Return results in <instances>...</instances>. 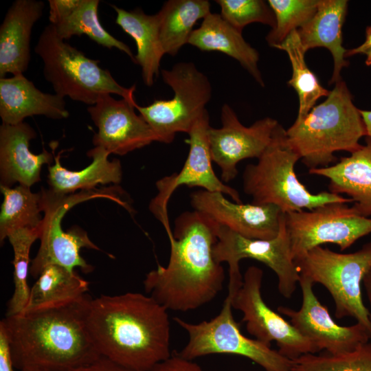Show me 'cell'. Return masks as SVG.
I'll list each match as a JSON object with an SVG mask.
<instances>
[{"label":"cell","mask_w":371,"mask_h":371,"mask_svg":"<svg viewBox=\"0 0 371 371\" xmlns=\"http://www.w3.org/2000/svg\"><path fill=\"white\" fill-rule=\"evenodd\" d=\"M87 327L100 356L133 370L149 371L172 355L168 310L150 295H100L91 302Z\"/></svg>","instance_id":"obj_1"},{"label":"cell","mask_w":371,"mask_h":371,"mask_svg":"<svg viewBox=\"0 0 371 371\" xmlns=\"http://www.w3.org/2000/svg\"><path fill=\"white\" fill-rule=\"evenodd\" d=\"M218 225L194 210L175 220L168 236L170 259L144 280L146 293L168 311L186 312L211 302L222 290L225 271L213 256Z\"/></svg>","instance_id":"obj_2"},{"label":"cell","mask_w":371,"mask_h":371,"mask_svg":"<svg viewBox=\"0 0 371 371\" xmlns=\"http://www.w3.org/2000/svg\"><path fill=\"white\" fill-rule=\"evenodd\" d=\"M92 299L86 293L64 303L5 316L1 323L14 368L69 371L100 357L87 327Z\"/></svg>","instance_id":"obj_3"},{"label":"cell","mask_w":371,"mask_h":371,"mask_svg":"<svg viewBox=\"0 0 371 371\" xmlns=\"http://www.w3.org/2000/svg\"><path fill=\"white\" fill-rule=\"evenodd\" d=\"M352 99L341 80L323 102L286 130L289 144L309 170L328 166L336 161L335 152L352 153L361 147L366 130Z\"/></svg>","instance_id":"obj_4"},{"label":"cell","mask_w":371,"mask_h":371,"mask_svg":"<svg viewBox=\"0 0 371 371\" xmlns=\"http://www.w3.org/2000/svg\"><path fill=\"white\" fill-rule=\"evenodd\" d=\"M299 159L288 142L286 130L278 124L257 164H249L244 170L243 190L251 197V203L273 205L286 214L311 210L328 203H352L351 199L329 191L311 193L295 172Z\"/></svg>","instance_id":"obj_5"},{"label":"cell","mask_w":371,"mask_h":371,"mask_svg":"<svg viewBox=\"0 0 371 371\" xmlns=\"http://www.w3.org/2000/svg\"><path fill=\"white\" fill-rule=\"evenodd\" d=\"M34 51L43 63V74L56 94L89 106L95 104L104 94H116L135 102L136 86L120 85L108 69L100 67L99 61L62 39L52 24L41 32Z\"/></svg>","instance_id":"obj_6"},{"label":"cell","mask_w":371,"mask_h":371,"mask_svg":"<svg viewBox=\"0 0 371 371\" xmlns=\"http://www.w3.org/2000/svg\"><path fill=\"white\" fill-rule=\"evenodd\" d=\"M294 261L300 276L322 284L329 292L337 318L352 317L371 335L370 313L361 293L363 279L371 271V239L352 253L317 246Z\"/></svg>","instance_id":"obj_7"},{"label":"cell","mask_w":371,"mask_h":371,"mask_svg":"<svg viewBox=\"0 0 371 371\" xmlns=\"http://www.w3.org/2000/svg\"><path fill=\"white\" fill-rule=\"evenodd\" d=\"M41 208L44 216L41 225L40 247L32 260L30 274L38 278L43 269L50 265L63 267L70 271L80 267L84 273H90L93 267L80 256L82 248L100 251L82 229L74 227L65 232L62 220L67 211L76 204L97 197L120 201L114 187L83 190L78 193L63 194L50 189L42 188Z\"/></svg>","instance_id":"obj_8"},{"label":"cell","mask_w":371,"mask_h":371,"mask_svg":"<svg viewBox=\"0 0 371 371\" xmlns=\"http://www.w3.org/2000/svg\"><path fill=\"white\" fill-rule=\"evenodd\" d=\"M164 82L174 95L170 100H155L145 106L135 104L148 124L157 142L171 143L177 133H189L207 110L212 97L210 82L191 62H181L170 69L161 70Z\"/></svg>","instance_id":"obj_9"},{"label":"cell","mask_w":371,"mask_h":371,"mask_svg":"<svg viewBox=\"0 0 371 371\" xmlns=\"http://www.w3.org/2000/svg\"><path fill=\"white\" fill-rule=\"evenodd\" d=\"M228 292L219 314L210 321L189 323L175 317L188 335L179 355L188 360L212 354H231L249 359L265 371H291V360L256 339L244 335L232 314V295Z\"/></svg>","instance_id":"obj_10"},{"label":"cell","mask_w":371,"mask_h":371,"mask_svg":"<svg viewBox=\"0 0 371 371\" xmlns=\"http://www.w3.org/2000/svg\"><path fill=\"white\" fill-rule=\"evenodd\" d=\"M213 256L217 262L228 264V289L236 291L241 286L239 262L245 258L258 260L270 268L278 278V291L285 298H291L299 284L300 275L292 257L283 213L278 234L270 240L248 238L218 225Z\"/></svg>","instance_id":"obj_11"},{"label":"cell","mask_w":371,"mask_h":371,"mask_svg":"<svg viewBox=\"0 0 371 371\" xmlns=\"http://www.w3.org/2000/svg\"><path fill=\"white\" fill-rule=\"evenodd\" d=\"M293 260L325 243L341 251L371 234V218L359 215L347 203H328L311 210L284 214Z\"/></svg>","instance_id":"obj_12"},{"label":"cell","mask_w":371,"mask_h":371,"mask_svg":"<svg viewBox=\"0 0 371 371\" xmlns=\"http://www.w3.org/2000/svg\"><path fill=\"white\" fill-rule=\"evenodd\" d=\"M263 271L247 268L239 289L232 295L233 308L240 311L247 332L269 346L275 341L278 352L293 360L306 354L318 352L316 346L302 336L279 313L267 305L261 295Z\"/></svg>","instance_id":"obj_13"},{"label":"cell","mask_w":371,"mask_h":371,"mask_svg":"<svg viewBox=\"0 0 371 371\" xmlns=\"http://www.w3.org/2000/svg\"><path fill=\"white\" fill-rule=\"evenodd\" d=\"M210 127V117L206 110L188 133L189 138L186 142L190 146L189 153L181 170L156 183L158 193L152 199L149 208L156 218L162 223L168 234L172 232L168 215V201L174 192L181 186L221 192L229 196L235 203H243L238 192L219 179L212 168L208 139Z\"/></svg>","instance_id":"obj_14"},{"label":"cell","mask_w":371,"mask_h":371,"mask_svg":"<svg viewBox=\"0 0 371 371\" xmlns=\"http://www.w3.org/2000/svg\"><path fill=\"white\" fill-rule=\"evenodd\" d=\"M313 283L300 276L302 304L298 310L279 306L278 312L289 319V322L305 338L311 341L318 351L324 350L333 355L350 352L360 344L371 339V335L362 324L343 326L337 324L327 307L317 299Z\"/></svg>","instance_id":"obj_15"},{"label":"cell","mask_w":371,"mask_h":371,"mask_svg":"<svg viewBox=\"0 0 371 371\" xmlns=\"http://www.w3.org/2000/svg\"><path fill=\"white\" fill-rule=\"evenodd\" d=\"M221 118V127L210 126L208 139L212 160L221 168V181L227 183L237 176V164L240 161L258 159L262 155L279 123L267 117L245 126L227 104L222 106Z\"/></svg>","instance_id":"obj_16"},{"label":"cell","mask_w":371,"mask_h":371,"mask_svg":"<svg viewBox=\"0 0 371 371\" xmlns=\"http://www.w3.org/2000/svg\"><path fill=\"white\" fill-rule=\"evenodd\" d=\"M136 103L104 94L87 108L98 129L92 139L94 146L102 147L110 154L124 155L157 142L148 124L135 113Z\"/></svg>","instance_id":"obj_17"},{"label":"cell","mask_w":371,"mask_h":371,"mask_svg":"<svg viewBox=\"0 0 371 371\" xmlns=\"http://www.w3.org/2000/svg\"><path fill=\"white\" fill-rule=\"evenodd\" d=\"M190 204L218 225L248 238L270 240L279 232L282 213L273 205L237 203L221 192L204 190L191 194Z\"/></svg>","instance_id":"obj_18"},{"label":"cell","mask_w":371,"mask_h":371,"mask_svg":"<svg viewBox=\"0 0 371 371\" xmlns=\"http://www.w3.org/2000/svg\"><path fill=\"white\" fill-rule=\"evenodd\" d=\"M36 137V131L26 122L1 125V186L11 188L19 183L31 188L41 181L42 167L49 165L54 155L45 148L40 154L32 153L29 148L30 142Z\"/></svg>","instance_id":"obj_19"},{"label":"cell","mask_w":371,"mask_h":371,"mask_svg":"<svg viewBox=\"0 0 371 371\" xmlns=\"http://www.w3.org/2000/svg\"><path fill=\"white\" fill-rule=\"evenodd\" d=\"M43 10L44 3L36 0H16L8 10L0 27V78L27 69L32 27Z\"/></svg>","instance_id":"obj_20"},{"label":"cell","mask_w":371,"mask_h":371,"mask_svg":"<svg viewBox=\"0 0 371 371\" xmlns=\"http://www.w3.org/2000/svg\"><path fill=\"white\" fill-rule=\"evenodd\" d=\"M60 120L69 115L64 98L37 89L23 74L0 78V117L2 124L14 125L30 116Z\"/></svg>","instance_id":"obj_21"},{"label":"cell","mask_w":371,"mask_h":371,"mask_svg":"<svg viewBox=\"0 0 371 371\" xmlns=\"http://www.w3.org/2000/svg\"><path fill=\"white\" fill-rule=\"evenodd\" d=\"M308 173L327 178L329 192L347 195L357 214L371 216V138L366 137L365 145L335 164Z\"/></svg>","instance_id":"obj_22"},{"label":"cell","mask_w":371,"mask_h":371,"mask_svg":"<svg viewBox=\"0 0 371 371\" xmlns=\"http://www.w3.org/2000/svg\"><path fill=\"white\" fill-rule=\"evenodd\" d=\"M49 19L57 34L63 40L85 34L92 41L109 49L116 48L135 63L130 47L115 38L100 23L98 0H49Z\"/></svg>","instance_id":"obj_23"},{"label":"cell","mask_w":371,"mask_h":371,"mask_svg":"<svg viewBox=\"0 0 371 371\" xmlns=\"http://www.w3.org/2000/svg\"><path fill=\"white\" fill-rule=\"evenodd\" d=\"M347 10L346 0H319L314 16L297 30L306 52L325 47L331 53L334 67L329 84L341 80L342 69L349 65L345 56L347 50L342 45V27Z\"/></svg>","instance_id":"obj_24"},{"label":"cell","mask_w":371,"mask_h":371,"mask_svg":"<svg viewBox=\"0 0 371 371\" xmlns=\"http://www.w3.org/2000/svg\"><path fill=\"white\" fill-rule=\"evenodd\" d=\"M201 51H218L236 60L262 87L265 86L258 63L259 54L245 41L242 32L220 14L210 13L201 25L194 30L188 41Z\"/></svg>","instance_id":"obj_25"},{"label":"cell","mask_w":371,"mask_h":371,"mask_svg":"<svg viewBox=\"0 0 371 371\" xmlns=\"http://www.w3.org/2000/svg\"><path fill=\"white\" fill-rule=\"evenodd\" d=\"M60 154L54 156V164L48 166L47 182L49 189L55 192L69 194L80 190H91L99 185L119 184L122 181V170L120 161H109L110 153L102 147L94 146L87 155L92 162L78 171L67 170L62 166Z\"/></svg>","instance_id":"obj_26"},{"label":"cell","mask_w":371,"mask_h":371,"mask_svg":"<svg viewBox=\"0 0 371 371\" xmlns=\"http://www.w3.org/2000/svg\"><path fill=\"white\" fill-rule=\"evenodd\" d=\"M116 12V23L135 41V63L142 68L144 84L151 87L159 74L160 62L165 54L161 44L157 14H146L141 9L126 11L111 5Z\"/></svg>","instance_id":"obj_27"},{"label":"cell","mask_w":371,"mask_h":371,"mask_svg":"<svg viewBox=\"0 0 371 371\" xmlns=\"http://www.w3.org/2000/svg\"><path fill=\"white\" fill-rule=\"evenodd\" d=\"M210 13L207 0H169L157 13L161 44L165 54L175 56L186 43L193 27Z\"/></svg>","instance_id":"obj_28"},{"label":"cell","mask_w":371,"mask_h":371,"mask_svg":"<svg viewBox=\"0 0 371 371\" xmlns=\"http://www.w3.org/2000/svg\"><path fill=\"white\" fill-rule=\"evenodd\" d=\"M89 290V282L75 271L50 265L45 267L30 289L24 311L64 303L74 300Z\"/></svg>","instance_id":"obj_29"},{"label":"cell","mask_w":371,"mask_h":371,"mask_svg":"<svg viewBox=\"0 0 371 371\" xmlns=\"http://www.w3.org/2000/svg\"><path fill=\"white\" fill-rule=\"evenodd\" d=\"M276 48L288 54L292 67V77L288 85L292 87L299 98V110L296 120L304 118L323 96H328L330 91L320 84L316 75L308 67L305 61L306 51L302 45L297 30L293 31Z\"/></svg>","instance_id":"obj_30"},{"label":"cell","mask_w":371,"mask_h":371,"mask_svg":"<svg viewBox=\"0 0 371 371\" xmlns=\"http://www.w3.org/2000/svg\"><path fill=\"white\" fill-rule=\"evenodd\" d=\"M3 195L0 212L1 244L12 232L41 225V193H34L30 187L19 185L14 188L0 186Z\"/></svg>","instance_id":"obj_31"},{"label":"cell","mask_w":371,"mask_h":371,"mask_svg":"<svg viewBox=\"0 0 371 371\" xmlns=\"http://www.w3.org/2000/svg\"><path fill=\"white\" fill-rule=\"evenodd\" d=\"M40 235L41 225L36 228L19 229L8 236L14 252V292L8 302L5 316L19 314L27 306L30 293L27 284L30 249L34 242L39 239Z\"/></svg>","instance_id":"obj_32"},{"label":"cell","mask_w":371,"mask_h":371,"mask_svg":"<svg viewBox=\"0 0 371 371\" xmlns=\"http://www.w3.org/2000/svg\"><path fill=\"white\" fill-rule=\"evenodd\" d=\"M291 371H371V342L341 355H302L291 360Z\"/></svg>","instance_id":"obj_33"},{"label":"cell","mask_w":371,"mask_h":371,"mask_svg":"<svg viewBox=\"0 0 371 371\" xmlns=\"http://www.w3.org/2000/svg\"><path fill=\"white\" fill-rule=\"evenodd\" d=\"M319 0H269L276 25L266 36L270 47L276 48L294 30L306 24L317 10Z\"/></svg>","instance_id":"obj_34"},{"label":"cell","mask_w":371,"mask_h":371,"mask_svg":"<svg viewBox=\"0 0 371 371\" xmlns=\"http://www.w3.org/2000/svg\"><path fill=\"white\" fill-rule=\"evenodd\" d=\"M221 15L228 23L242 32L251 23H261L274 27L276 18L268 3L262 0H216Z\"/></svg>","instance_id":"obj_35"},{"label":"cell","mask_w":371,"mask_h":371,"mask_svg":"<svg viewBox=\"0 0 371 371\" xmlns=\"http://www.w3.org/2000/svg\"><path fill=\"white\" fill-rule=\"evenodd\" d=\"M149 371H205L197 363L184 359L178 353L171 355L166 360L155 366Z\"/></svg>","instance_id":"obj_36"},{"label":"cell","mask_w":371,"mask_h":371,"mask_svg":"<svg viewBox=\"0 0 371 371\" xmlns=\"http://www.w3.org/2000/svg\"><path fill=\"white\" fill-rule=\"evenodd\" d=\"M14 368L8 337L0 322V371H14Z\"/></svg>","instance_id":"obj_37"},{"label":"cell","mask_w":371,"mask_h":371,"mask_svg":"<svg viewBox=\"0 0 371 371\" xmlns=\"http://www.w3.org/2000/svg\"><path fill=\"white\" fill-rule=\"evenodd\" d=\"M69 371H135L100 356L93 362Z\"/></svg>","instance_id":"obj_38"},{"label":"cell","mask_w":371,"mask_h":371,"mask_svg":"<svg viewBox=\"0 0 371 371\" xmlns=\"http://www.w3.org/2000/svg\"><path fill=\"white\" fill-rule=\"evenodd\" d=\"M357 54H364L366 56V65L371 66V25L366 29L364 42L358 47L347 50L345 56L348 58Z\"/></svg>","instance_id":"obj_39"},{"label":"cell","mask_w":371,"mask_h":371,"mask_svg":"<svg viewBox=\"0 0 371 371\" xmlns=\"http://www.w3.org/2000/svg\"><path fill=\"white\" fill-rule=\"evenodd\" d=\"M360 113L366 130V137L371 138V110L360 109Z\"/></svg>","instance_id":"obj_40"},{"label":"cell","mask_w":371,"mask_h":371,"mask_svg":"<svg viewBox=\"0 0 371 371\" xmlns=\"http://www.w3.org/2000/svg\"><path fill=\"white\" fill-rule=\"evenodd\" d=\"M363 284L368 302L371 306V271L364 278ZM370 319L371 322V313L370 315Z\"/></svg>","instance_id":"obj_41"},{"label":"cell","mask_w":371,"mask_h":371,"mask_svg":"<svg viewBox=\"0 0 371 371\" xmlns=\"http://www.w3.org/2000/svg\"><path fill=\"white\" fill-rule=\"evenodd\" d=\"M19 371H62L54 369L44 368H27Z\"/></svg>","instance_id":"obj_42"}]
</instances>
